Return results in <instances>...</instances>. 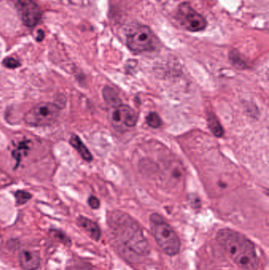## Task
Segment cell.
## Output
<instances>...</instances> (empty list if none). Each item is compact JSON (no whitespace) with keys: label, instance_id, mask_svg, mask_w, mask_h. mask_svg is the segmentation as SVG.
I'll return each mask as SVG.
<instances>
[{"label":"cell","instance_id":"1","mask_svg":"<svg viewBox=\"0 0 269 270\" xmlns=\"http://www.w3.org/2000/svg\"><path fill=\"white\" fill-rule=\"evenodd\" d=\"M217 241L231 260L245 270H256L259 259L255 245L238 231L231 229H221L217 232Z\"/></svg>","mask_w":269,"mask_h":270},{"label":"cell","instance_id":"2","mask_svg":"<svg viewBox=\"0 0 269 270\" xmlns=\"http://www.w3.org/2000/svg\"><path fill=\"white\" fill-rule=\"evenodd\" d=\"M108 223L115 236L130 251L139 256L148 255V241L140 225L133 218L123 212L114 211L108 217Z\"/></svg>","mask_w":269,"mask_h":270},{"label":"cell","instance_id":"3","mask_svg":"<svg viewBox=\"0 0 269 270\" xmlns=\"http://www.w3.org/2000/svg\"><path fill=\"white\" fill-rule=\"evenodd\" d=\"M149 220L152 235L159 247L166 255H177L180 251L181 242L172 226L157 214H152Z\"/></svg>","mask_w":269,"mask_h":270},{"label":"cell","instance_id":"4","mask_svg":"<svg viewBox=\"0 0 269 270\" xmlns=\"http://www.w3.org/2000/svg\"><path fill=\"white\" fill-rule=\"evenodd\" d=\"M60 114L57 104L50 102L40 103L26 114L25 122L28 125L39 128L51 125L56 121Z\"/></svg>","mask_w":269,"mask_h":270},{"label":"cell","instance_id":"5","mask_svg":"<svg viewBox=\"0 0 269 270\" xmlns=\"http://www.w3.org/2000/svg\"><path fill=\"white\" fill-rule=\"evenodd\" d=\"M127 45L134 52L152 51L156 47V38L147 26H136L130 30Z\"/></svg>","mask_w":269,"mask_h":270},{"label":"cell","instance_id":"6","mask_svg":"<svg viewBox=\"0 0 269 270\" xmlns=\"http://www.w3.org/2000/svg\"><path fill=\"white\" fill-rule=\"evenodd\" d=\"M177 18L181 26L188 31H201L205 30L207 26L205 18L186 2L180 5L178 10Z\"/></svg>","mask_w":269,"mask_h":270},{"label":"cell","instance_id":"7","mask_svg":"<svg viewBox=\"0 0 269 270\" xmlns=\"http://www.w3.org/2000/svg\"><path fill=\"white\" fill-rule=\"evenodd\" d=\"M14 7L25 26L34 27L39 23L42 17L40 6L33 0H12Z\"/></svg>","mask_w":269,"mask_h":270},{"label":"cell","instance_id":"8","mask_svg":"<svg viewBox=\"0 0 269 270\" xmlns=\"http://www.w3.org/2000/svg\"><path fill=\"white\" fill-rule=\"evenodd\" d=\"M111 124L117 129L134 128L137 122V116L133 108L126 104L114 106L110 113Z\"/></svg>","mask_w":269,"mask_h":270},{"label":"cell","instance_id":"9","mask_svg":"<svg viewBox=\"0 0 269 270\" xmlns=\"http://www.w3.org/2000/svg\"><path fill=\"white\" fill-rule=\"evenodd\" d=\"M19 263L23 270H37L41 266V259L38 253L22 251L19 254Z\"/></svg>","mask_w":269,"mask_h":270},{"label":"cell","instance_id":"10","mask_svg":"<svg viewBox=\"0 0 269 270\" xmlns=\"http://www.w3.org/2000/svg\"><path fill=\"white\" fill-rule=\"evenodd\" d=\"M77 223L86 231L93 240L98 241L101 237V231L97 224L92 220L80 216L77 220Z\"/></svg>","mask_w":269,"mask_h":270},{"label":"cell","instance_id":"11","mask_svg":"<svg viewBox=\"0 0 269 270\" xmlns=\"http://www.w3.org/2000/svg\"><path fill=\"white\" fill-rule=\"evenodd\" d=\"M70 144L74 147V149L78 151V153L80 154L81 157L84 159L87 162H91L92 161V154L90 153L88 148L86 147L82 139L78 137L77 135H73L70 138Z\"/></svg>","mask_w":269,"mask_h":270},{"label":"cell","instance_id":"12","mask_svg":"<svg viewBox=\"0 0 269 270\" xmlns=\"http://www.w3.org/2000/svg\"><path fill=\"white\" fill-rule=\"evenodd\" d=\"M208 125H209V129L213 135L216 137H222L224 131L223 129L222 126L220 124L218 119L217 116H215L213 113H209L208 115Z\"/></svg>","mask_w":269,"mask_h":270},{"label":"cell","instance_id":"13","mask_svg":"<svg viewBox=\"0 0 269 270\" xmlns=\"http://www.w3.org/2000/svg\"><path fill=\"white\" fill-rule=\"evenodd\" d=\"M103 96L107 104L112 105L113 107L120 104H119L120 100H119L117 92L111 87H105L103 88Z\"/></svg>","mask_w":269,"mask_h":270},{"label":"cell","instance_id":"14","mask_svg":"<svg viewBox=\"0 0 269 270\" xmlns=\"http://www.w3.org/2000/svg\"><path fill=\"white\" fill-rule=\"evenodd\" d=\"M14 198L17 206H23L31 199L32 194L25 190H17L14 193Z\"/></svg>","mask_w":269,"mask_h":270},{"label":"cell","instance_id":"15","mask_svg":"<svg viewBox=\"0 0 269 270\" xmlns=\"http://www.w3.org/2000/svg\"><path fill=\"white\" fill-rule=\"evenodd\" d=\"M146 122L148 125L152 128H158L162 125V120L158 114L156 112H151L148 114L146 118Z\"/></svg>","mask_w":269,"mask_h":270},{"label":"cell","instance_id":"16","mask_svg":"<svg viewBox=\"0 0 269 270\" xmlns=\"http://www.w3.org/2000/svg\"><path fill=\"white\" fill-rule=\"evenodd\" d=\"M27 143L26 142H22L20 144L19 146L18 147V149H15V150L13 151V157L17 160V165L18 166V164H19L20 161H21V159H22V155L24 153H26V150L28 149Z\"/></svg>","mask_w":269,"mask_h":270},{"label":"cell","instance_id":"17","mask_svg":"<svg viewBox=\"0 0 269 270\" xmlns=\"http://www.w3.org/2000/svg\"><path fill=\"white\" fill-rule=\"evenodd\" d=\"M2 65L8 69H16L21 67V63L19 61L12 57H7L6 59H4L2 61Z\"/></svg>","mask_w":269,"mask_h":270},{"label":"cell","instance_id":"18","mask_svg":"<svg viewBox=\"0 0 269 270\" xmlns=\"http://www.w3.org/2000/svg\"><path fill=\"white\" fill-rule=\"evenodd\" d=\"M51 234L53 236H55V238H57L59 240H60L62 243L67 245L71 244V242H70V239H69L63 232L57 231V230H51Z\"/></svg>","mask_w":269,"mask_h":270},{"label":"cell","instance_id":"19","mask_svg":"<svg viewBox=\"0 0 269 270\" xmlns=\"http://www.w3.org/2000/svg\"><path fill=\"white\" fill-rule=\"evenodd\" d=\"M88 203L90 207L93 210H97L100 206V200L98 199L95 196H90L88 199Z\"/></svg>","mask_w":269,"mask_h":270},{"label":"cell","instance_id":"20","mask_svg":"<svg viewBox=\"0 0 269 270\" xmlns=\"http://www.w3.org/2000/svg\"><path fill=\"white\" fill-rule=\"evenodd\" d=\"M44 38H45L44 32L42 31V30H40L39 33H38V36H37V41H38V42H41V41L44 39Z\"/></svg>","mask_w":269,"mask_h":270},{"label":"cell","instance_id":"21","mask_svg":"<svg viewBox=\"0 0 269 270\" xmlns=\"http://www.w3.org/2000/svg\"><path fill=\"white\" fill-rule=\"evenodd\" d=\"M79 270H92V269L90 268V267H82V268L80 269Z\"/></svg>","mask_w":269,"mask_h":270}]
</instances>
